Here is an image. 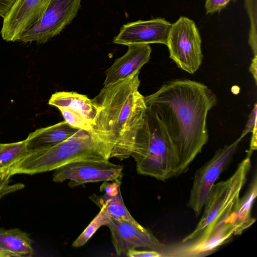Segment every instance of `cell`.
<instances>
[{
  "label": "cell",
  "instance_id": "1",
  "mask_svg": "<svg viewBox=\"0 0 257 257\" xmlns=\"http://www.w3.org/2000/svg\"><path fill=\"white\" fill-rule=\"evenodd\" d=\"M147 107L160 120L178 159L177 176L185 172L208 139L207 116L217 103L205 84L187 79L165 83L145 97Z\"/></svg>",
  "mask_w": 257,
  "mask_h": 257
},
{
  "label": "cell",
  "instance_id": "2",
  "mask_svg": "<svg viewBox=\"0 0 257 257\" xmlns=\"http://www.w3.org/2000/svg\"><path fill=\"white\" fill-rule=\"evenodd\" d=\"M139 73L104 86L92 99L98 109L90 131L111 150L110 158L131 157L143 122L147 107L139 90Z\"/></svg>",
  "mask_w": 257,
  "mask_h": 257
},
{
  "label": "cell",
  "instance_id": "3",
  "mask_svg": "<svg viewBox=\"0 0 257 257\" xmlns=\"http://www.w3.org/2000/svg\"><path fill=\"white\" fill-rule=\"evenodd\" d=\"M111 153V150L90 131L80 129L58 144L29 151L10 167V171L12 175H34L54 171L77 161L109 160Z\"/></svg>",
  "mask_w": 257,
  "mask_h": 257
},
{
  "label": "cell",
  "instance_id": "4",
  "mask_svg": "<svg viewBox=\"0 0 257 257\" xmlns=\"http://www.w3.org/2000/svg\"><path fill=\"white\" fill-rule=\"evenodd\" d=\"M131 156L140 175L162 181L177 176L179 161L173 144L160 120L148 107Z\"/></svg>",
  "mask_w": 257,
  "mask_h": 257
},
{
  "label": "cell",
  "instance_id": "5",
  "mask_svg": "<svg viewBox=\"0 0 257 257\" xmlns=\"http://www.w3.org/2000/svg\"><path fill=\"white\" fill-rule=\"evenodd\" d=\"M236 204V200L195 237L187 241L164 244L160 251L162 257L206 256L229 241L235 231Z\"/></svg>",
  "mask_w": 257,
  "mask_h": 257
},
{
  "label": "cell",
  "instance_id": "6",
  "mask_svg": "<svg viewBox=\"0 0 257 257\" xmlns=\"http://www.w3.org/2000/svg\"><path fill=\"white\" fill-rule=\"evenodd\" d=\"M252 152L249 150L246 158L238 164L235 171L228 179L214 184L207 198L199 222L195 229L182 241H187L197 236L239 197L240 192L246 181L251 168Z\"/></svg>",
  "mask_w": 257,
  "mask_h": 257
},
{
  "label": "cell",
  "instance_id": "7",
  "mask_svg": "<svg viewBox=\"0 0 257 257\" xmlns=\"http://www.w3.org/2000/svg\"><path fill=\"white\" fill-rule=\"evenodd\" d=\"M201 38L191 19L184 16L171 25L166 46L169 57L177 66L190 74L200 67L203 58Z\"/></svg>",
  "mask_w": 257,
  "mask_h": 257
},
{
  "label": "cell",
  "instance_id": "8",
  "mask_svg": "<svg viewBox=\"0 0 257 257\" xmlns=\"http://www.w3.org/2000/svg\"><path fill=\"white\" fill-rule=\"evenodd\" d=\"M242 139L240 136L230 144L219 149L196 171L187 205L196 216L201 213L212 187L231 162Z\"/></svg>",
  "mask_w": 257,
  "mask_h": 257
},
{
  "label": "cell",
  "instance_id": "9",
  "mask_svg": "<svg viewBox=\"0 0 257 257\" xmlns=\"http://www.w3.org/2000/svg\"><path fill=\"white\" fill-rule=\"evenodd\" d=\"M81 0H51L39 20L18 39L24 43L44 44L60 33L76 17Z\"/></svg>",
  "mask_w": 257,
  "mask_h": 257
},
{
  "label": "cell",
  "instance_id": "10",
  "mask_svg": "<svg viewBox=\"0 0 257 257\" xmlns=\"http://www.w3.org/2000/svg\"><path fill=\"white\" fill-rule=\"evenodd\" d=\"M123 166L109 160H84L68 163L54 170L53 181L69 180L71 188L90 182L121 181Z\"/></svg>",
  "mask_w": 257,
  "mask_h": 257
},
{
  "label": "cell",
  "instance_id": "11",
  "mask_svg": "<svg viewBox=\"0 0 257 257\" xmlns=\"http://www.w3.org/2000/svg\"><path fill=\"white\" fill-rule=\"evenodd\" d=\"M117 255L137 248H145L160 251L163 244L149 229L137 221L131 222L111 218L107 225Z\"/></svg>",
  "mask_w": 257,
  "mask_h": 257
},
{
  "label": "cell",
  "instance_id": "12",
  "mask_svg": "<svg viewBox=\"0 0 257 257\" xmlns=\"http://www.w3.org/2000/svg\"><path fill=\"white\" fill-rule=\"evenodd\" d=\"M51 0H17L3 19L1 34L7 42L20 37L41 18Z\"/></svg>",
  "mask_w": 257,
  "mask_h": 257
},
{
  "label": "cell",
  "instance_id": "13",
  "mask_svg": "<svg viewBox=\"0 0 257 257\" xmlns=\"http://www.w3.org/2000/svg\"><path fill=\"white\" fill-rule=\"evenodd\" d=\"M172 24L164 19L139 20L123 25L113 43L126 46L159 43L166 45Z\"/></svg>",
  "mask_w": 257,
  "mask_h": 257
},
{
  "label": "cell",
  "instance_id": "14",
  "mask_svg": "<svg viewBox=\"0 0 257 257\" xmlns=\"http://www.w3.org/2000/svg\"><path fill=\"white\" fill-rule=\"evenodd\" d=\"M152 52L149 45H131L127 52L115 60L105 73L103 86L123 80L136 72L150 59Z\"/></svg>",
  "mask_w": 257,
  "mask_h": 257
},
{
  "label": "cell",
  "instance_id": "15",
  "mask_svg": "<svg viewBox=\"0 0 257 257\" xmlns=\"http://www.w3.org/2000/svg\"><path fill=\"white\" fill-rule=\"evenodd\" d=\"M79 130L65 120L31 133L26 139L28 151L51 147L73 136Z\"/></svg>",
  "mask_w": 257,
  "mask_h": 257
},
{
  "label": "cell",
  "instance_id": "16",
  "mask_svg": "<svg viewBox=\"0 0 257 257\" xmlns=\"http://www.w3.org/2000/svg\"><path fill=\"white\" fill-rule=\"evenodd\" d=\"M48 104L57 108L68 107L81 114L92 124L98 112L93 100L76 92L58 91L50 97Z\"/></svg>",
  "mask_w": 257,
  "mask_h": 257
},
{
  "label": "cell",
  "instance_id": "17",
  "mask_svg": "<svg viewBox=\"0 0 257 257\" xmlns=\"http://www.w3.org/2000/svg\"><path fill=\"white\" fill-rule=\"evenodd\" d=\"M33 240L18 228H0V250L7 257H31L34 253Z\"/></svg>",
  "mask_w": 257,
  "mask_h": 257
},
{
  "label": "cell",
  "instance_id": "18",
  "mask_svg": "<svg viewBox=\"0 0 257 257\" xmlns=\"http://www.w3.org/2000/svg\"><path fill=\"white\" fill-rule=\"evenodd\" d=\"M257 195V180L255 176L246 193L239 198L235 210L234 235L241 234L255 221L251 216L253 203Z\"/></svg>",
  "mask_w": 257,
  "mask_h": 257
},
{
  "label": "cell",
  "instance_id": "19",
  "mask_svg": "<svg viewBox=\"0 0 257 257\" xmlns=\"http://www.w3.org/2000/svg\"><path fill=\"white\" fill-rule=\"evenodd\" d=\"M90 198L100 208L103 207L111 218L136 221L124 203L120 188L113 193H104L101 196L94 194Z\"/></svg>",
  "mask_w": 257,
  "mask_h": 257
},
{
  "label": "cell",
  "instance_id": "20",
  "mask_svg": "<svg viewBox=\"0 0 257 257\" xmlns=\"http://www.w3.org/2000/svg\"><path fill=\"white\" fill-rule=\"evenodd\" d=\"M28 152L26 140L12 143H0V168L10 167Z\"/></svg>",
  "mask_w": 257,
  "mask_h": 257
},
{
  "label": "cell",
  "instance_id": "21",
  "mask_svg": "<svg viewBox=\"0 0 257 257\" xmlns=\"http://www.w3.org/2000/svg\"><path fill=\"white\" fill-rule=\"evenodd\" d=\"M111 219L110 216L103 207L92 219L80 235L74 241L72 246L78 247L83 246L102 226L106 225Z\"/></svg>",
  "mask_w": 257,
  "mask_h": 257
},
{
  "label": "cell",
  "instance_id": "22",
  "mask_svg": "<svg viewBox=\"0 0 257 257\" xmlns=\"http://www.w3.org/2000/svg\"><path fill=\"white\" fill-rule=\"evenodd\" d=\"M59 109L64 120L72 127L87 131L91 130V123L81 114L68 107H62Z\"/></svg>",
  "mask_w": 257,
  "mask_h": 257
},
{
  "label": "cell",
  "instance_id": "23",
  "mask_svg": "<svg viewBox=\"0 0 257 257\" xmlns=\"http://www.w3.org/2000/svg\"><path fill=\"white\" fill-rule=\"evenodd\" d=\"M232 1L236 0H205V8L206 14H211L220 12Z\"/></svg>",
  "mask_w": 257,
  "mask_h": 257
},
{
  "label": "cell",
  "instance_id": "24",
  "mask_svg": "<svg viewBox=\"0 0 257 257\" xmlns=\"http://www.w3.org/2000/svg\"><path fill=\"white\" fill-rule=\"evenodd\" d=\"M125 255L129 257H162V254L160 251L150 249H132L127 251Z\"/></svg>",
  "mask_w": 257,
  "mask_h": 257
},
{
  "label": "cell",
  "instance_id": "25",
  "mask_svg": "<svg viewBox=\"0 0 257 257\" xmlns=\"http://www.w3.org/2000/svg\"><path fill=\"white\" fill-rule=\"evenodd\" d=\"M9 181H7L0 184V199L5 195L17 191L24 187L22 183H17L14 185H10Z\"/></svg>",
  "mask_w": 257,
  "mask_h": 257
},
{
  "label": "cell",
  "instance_id": "26",
  "mask_svg": "<svg viewBox=\"0 0 257 257\" xmlns=\"http://www.w3.org/2000/svg\"><path fill=\"white\" fill-rule=\"evenodd\" d=\"M256 111L257 106L256 103H255L254 108L249 115L245 128L240 136L241 137L243 138L248 133L252 132L254 128L256 127Z\"/></svg>",
  "mask_w": 257,
  "mask_h": 257
},
{
  "label": "cell",
  "instance_id": "27",
  "mask_svg": "<svg viewBox=\"0 0 257 257\" xmlns=\"http://www.w3.org/2000/svg\"><path fill=\"white\" fill-rule=\"evenodd\" d=\"M17 0H0V16L3 19L8 14Z\"/></svg>",
  "mask_w": 257,
  "mask_h": 257
},
{
  "label": "cell",
  "instance_id": "28",
  "mask_svg": "<svg viewBox=\"0 0 257 257\" xmlns=\"http://www.w3.org/2000/svg\"><path fill=\"white\" fill-rule=\"evenodd\" d=\"M12 176L10 167L0 168V184L10 180Z\"/></svg>",
  "mask_w": 257,
  "mask_h": 257
},
{
  "label": "cell",
  "instance_id": "29",
  "mask_svg": "<svg viewBox=\"0 0 257 257\" xmlns=\"http://www.w3.org/2000/svg\"><path fill=\"white\" fill-rule=\"evenodd\" d=\"M257 56H254L252 59L251 63L249 67V71L252 75V76L254 79L255 84H256L257 82V76H256V70H257Z\"/></svg>",
  "mask_w": 257,
  "mask_h": 257
},
{
  "label": "cell",
  "instance_id": "30",
  "mask_svg": "<svg viewBox=\"0 0 257 257\" xmlns=\"http://www.w3.org/2000/svg\"><path fill=\"white\" fill-rule=\"evenodd\" d=\"M0 257H7L6 255L0 250Z\"/></svg>",
  "mask_w": 257,
  "mask_h": 257
}]
</instances>
